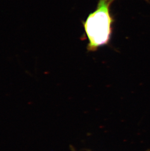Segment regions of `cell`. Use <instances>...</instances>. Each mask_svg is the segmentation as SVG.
<instances>
[{
	"mask_svg": "<svg viewBox=\"0 0 150 151\" xmlns=\"http://www.w3.org/2000/svg\"><path fill=\"white\" fill-rule=\"evenodd\" d=\"M150 151V150H148V151Z\"/></svg>",
	"mask_w": 150,
	"mask_h": 151,
	"instance_id": "3",
	"label": "cell"
},
{
	"mask_svg": "<svg viewBox=\"0 0 150 151\" xmlns=\"http://www.w3.org/2000/svg\"><path fill=\"white\" fill-rule=\"evenodd\" d=\"M111 1H113L114 0H111ZM146 1H148V0H146Z\"/></svg>",
	"mask_w": 150,
	"mask_h": 151,
	"instance_id": "2",
	"label": "cell"
},
{
	"mask_svg": "<svg viewBox=\"0 0 150 151\" xmlns=\"http://www.w3.org/2000/svg\"><path fill=\"white\" fill-rule=\"evenodd\" d=\"M111 0H99L95 12L84 22L85 33L88 38L87 49L94 51L107 44L112 33V19L110 13Z\"/></svg>",
	"mask_w": 150,
	"mask_h": 151,
	"instance_id": "1",
	"label": "cell"
}]
</instances>
